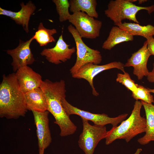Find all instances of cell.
<instances>
[{
	"mask_svg": "<svg viewBox=\"0 0 154 154\" xmlns=\"http://www.w3.org/2000/svg\"><path fill=\"white\" fill-rule=\"evenodd\" d=\"M40 88L46 98L47 110L54 117V123L60 127V135L65 137L73 134L77 127L65 112L61 102L62 99L66 97L64 81L61 80L53 82L46 79L43 81Z\"/></svg>",
	"mask_w": 154,
	"mask_h": 154,
	"instance_id": "cell-1",
	"label": "cell"
},
{
	"mask_svg": "<svg viewBox=\"0 0 154 154\" xmlns=\"http://www.w3.org/2000/svg\"><path fill=\"white\" fill-rule=\"evenodd\" d=\"M2 77L0 84V117L16 119L24 116L28 110L15 73L4 74Z\"/></svg>",
	"mask_w": 154,
	"mask_h": 154,
	"instance_id": "cell-2",
	"label": "cell"
},
{
	"mask_svg": "<svg viewBox=\"0 0 154 154\" xmlns=\"http://www.w3.org/2000/svg\"><path fill=\"white\" fill-rule=\"evenodd\" d=\"M142 106L141 101L136 100L130 116L122 121L118 126L114 127L108 131L105 143L109 145L117 139L129 142L138 135L145 132L146 119L142 117L140 111Z\"/></svg>",
	"mask_w": 154,
	"mask_h": 154,
	"instance_id": "cell-3",
	"label": "cell"
},
{
	"mask_svg": "<svg viewBox=\"0 0 154 154\" xmlns=\"http://www.w3.org/2000/svg\"><path fill=\"white\" fill-rule=\"evenodd\" d=\"M142 10H146L150 14L154 11V5L139 6L131 2L130 0H111L108 3L104 13L115 25L121 23L123 20L126 19L139 24L136 15L139 11Z\"/></svg>",
	"mask_w": 154,
	"mask_h": 154,
	"instance_id": "cell-4",
	"label": "cell"
},
{
	"mask_svg": "<svg viewBox=\"0 0 154 154\" xmlns=\"http://www.w3.org/2000/svg\"><path fill=\"white\" fill-rule=\"evenodd\" d=\"M68 30L74 39L77 50L76 62L70 70L71 75L75 74L80 67L87 63H92L97 65L100 64L102 60L100 52L88 46L83 41L82 38L75 28L72 25L68 26Z\"/></svg>",
	"mask_w": 154,
	"mask_h": 154,
	"instance_id": "cell-5",
	"label": "cell"
},
{
	"mask_svg": "<svg viewBox=\"0 0 154 154\" xmlns=\"http://www.w3.org/2000/svg\"><path fill=\"white\" fill-rule=\"evenodd\" d=\"M81 119L83 130L79 137L78 144L85 154H93L99 142L106 138L108 131L105 126L92 125L88 121Z\"/></svg>",
	"mask_w": 154,
	"mask_h": 154,
	"instance_id": "cell-6",
	"label": "cell"
},
{
	"mask_svg": "<svg viewBox=\"0 0 154 154\" xmlns=\"http://www.w3.org/2000/svg\"><path fill=\"white\" fill-rule=\"evenodd\" d=\"M68 21L75 27L82 38L94 39L100 36L102 22L84 12L73 13Z\"/></svg>",
	"mask_w": 154,
	"mask_h": 154,
	"instance_id": "cell-7",
	"label": "cell"
},
{
	"mask_svg": "<svg viewBox=\"0 0 154 154\" xmlns=\"http://www.w3.org/2000/svg\"><path fill=\"white\" fill-rule=\"evenodd\" d=\"M61 102L64 110L68 116L73 114L78 115L81 118L92 121L96 125L104 126L110 124L112 125V127H115L124 120L128 116V114H124L116 117H111L105 114H94L81 110L71 105L66 98H63Z\"/></svg>",
	"mask_w": 154,
	"mask_h": 154,
	"instance_id": "cell-8",
	"label": "cell"
},
{
	"mask_svg": "<svg viewBox=\"0 0 154 154\" xmlns=\"http://www.w3.org/2000/svg\"><path fill=\"white\" fill-rule=\"evenodd\" d=\"M125 67V64L120 62H113L101 65L88 63L82 66L76 73L72 75L74 78L83 79L87 80L92 88L93 95L98 96L99 94L96 91L93 84L94 77L104 71L112 68H117L124 72Z\"/></svg>",
	"mask_w": 154,
	"mask_h": 154,
	"instance_id": "cell-9",
	"label": "cell"
},
{
	"mask_svg": "<svg viewBox=\"0 0 154 154\" xmlns=\"http://www.w3.org/2000/svg\"><path fill=\"white\" fill-rule=\"evenodd\" d=\"M33 40V37L26 41L19 39L16 48L6 50L7 54L12 58L11 65L14 72L22 67L33 64L35 61L30 48L31 43Z\"/></svg>",
	"mask_w": 154,
	"mask_h": 154,
	"instance_id": "cell-10",
	"label": "cell"
},
{
	"mask_svg": "<svg viewBox=\"0 0 154 154\" xmlns=\"http://www.w3.org/2000/svg\"><path fill=\"white\" fill-rule=\"evenodd\" d=\"M62 33L63 30L54 47L44 48L40 53L48 62L55 64L64 62L70 59L76 51L75 47L69 48L70 45L68 44L64 40Z\"/></svg>",
	"mask_w": 154,
	"mask_h": 154,
	"instance_id": "cell-11",
	"label": "cell"
},
{
	"mask_svg": "<svg viewBox=\"0 0 154 154\" xmlns=\"http://www.w3.org/2000/svg\"><path fill=\"white\" fill-rule=\"evenodd\" d=\"M151 55L147 49L146 40L141 48L132 54L125 64V67H133V74L137 77L138 80H141L144 76H147L149 74L147 64Z\"/></svg>",
	"mask_w": 154,
	"mask_h": 154,
	"instance_id": "cell-12",
	"label": "cell"
},
{
	"mask_svg": "<svg viewBox=\"0 0 154 154\" xmlns=\"http://www.w3.org/2000/svg\"><path fill=\"white\" fill-rule=\"evenodd\" d=\"M15 73L19 88L24 94L40 87L42 76L28 66L19 68Z\"/></svg>",
	"mask_w": 154,
	"mask_h": 154,
	"instance_id": "cell-13",
	"label": "cell"
},
{
	"mask_svg": "<svg viewBox=\"0 0 154 154\" xmlns=\"http://www.w3.org/2000/svg\"><path fill=\"white\" fill-rule=\"evenodd\" d=\"M37 129V133L39 149L46 148L52 142V138L49 125V112L32 111Z\"/></svg>",
	"mask_w": 154,
	"mask_h": 154,
	"instance_id": "cell-14",
	"label": "cell"
},
{
	"mask_svg": "<svg viewBox=\"0 0 154 154\" xmlns=\"http://www.w3.org/2000/svg\"><path fill=\"white\" fill-rule=\"evenodd\" d=\"M20 5L21 9L18 12H14L2 9L0 7V15L9 17L18 25H21L27 33L29 31V24L31 16L35 11L36 7L31 1L26 4L22 2Z\"/></svg>",
	"mask_w": 154,
	"mask_h": 154,
	"instance_id": "cell-15",
	"label": "cell"
},
{
	"mask_svg": "<svg viewBox=\"0 0 154 154\" xmlns=\"http://www.w3.org/2000/svg\"><path fill=\"white\" fill-rule=\"evenodd\" d=\"M24 94L28 110L40 112L47 111L46 98L40 87Z\"/></svg>",
	"mask_w": 154,
	"mask_h": 154,
	"instance_id": "cell-16",
	"label": "cell"
},
{
	"mask_svg": "<svg viewBox=\"0 0 154 154\" xmlns=\"http://www.w3.org/2000/svg\"><path fill=\"white\" fill-rule=\"evenodd\" d=\"M133 39V36L126 31L116 25L111 29L108 37L103 44L102 48L110 50L119 43L132 41Z\"/></svg>",
	"mask_w": 154,
	"mask_h": 154,
	"instance_id": "cell-17",
	"label": "cell"
},
{
	"mask_svg": "<svg viewBox=\"0 0 154 154\" xmlns=\"http://www.w3.org/2000/svg\"><path fill=\"white\" fill-rule=\"evenodd\" d=\"M144 108L146 117V129L145 135L137 140L141 145H145L154 141V105L152 103L140 101Z\"/></svg>",
	"mask_w": 154,
	"mask_h": 154,
	"instance_id": "cell-18",
	"label": "cell"
},
{
	"mask_svg": "<svg viewBox=\"0 0 154 154\" xmlns=\"http://www.w3.org/2000/svg\"><path fill=\"white\" fill-rule=\"evenodd\" d=\"M70 10L72 13L77 12H84L89 16L95 18L98 17L96 8V0H70Z\"/></svg>",
	"mask_w": 154,
	"mask_h": 154,
	"instance_id": "cell-19",
	"label": "cell"
},
{
	"mask_svg": "<svg viewBox=\"0 0 154 154\" xmlns=\"http://www.w3.org/2000/svg\"><path fill=\"white\" fill-rule=\"evenodd\" d=\"M116 26L133 36H141L147 38L154 36V26L150 24L142 26L137 23L124 22Z\"/></svg>",
	"mask_w": 154,
	"mask_h": 154,
	"instance_id": "cell-20",
	"label": "cell"
},
{
	"mask_svg": "<svg viewBox=\"0 0 154 154\" xmlns=\"http://www.w3.org/2000/svg\"><path fill=\"white\" fill-rule=\"evenodd\" d=\"M57 33L56 29H47L41 22L38 25L37 31L33 37L40 46H44L50 43L55 42L56 40L53 36Z\"/></svg>",
	"mask_w": 154,
	"mask_h": 154,
	"instance_id": "cell-21",
	"label": "cell"
},
{
	"mask_svg": "<svg viewBox=\"0 0 154 154\" xmlns=\"http://www.w3.org/2000/svg\"><path fill=\"white\" fill-rule=\"evenodd\" d=\"M54 3L56 9L59 16L60 22L68 21L71 15L69 11L70 7L69 1L68 0H52Z\"/></svg>",
	"mask_w": 154,
	"mask_h": 154,
	"instance_id": "cell-22",
	"label": "cell"
},
{
	"mask_svg": "<svg viewBox=\"0 0 154 154\" xmlns=\"http://www.w3.org/2000/svg\"><path fill=\"white\" fill-rule=\"evenodd\" d=\"M132 92V96L136 100H140L147 103H154L153 96L148 88L138 84L137 89Z\"/></svg>",
	"mask_w": 154,
	"mask_h": 154,
	"instance_id": "cell-23",
	"label": "cell"
},
{
	"mask_svg": "<svg viewBox=\"0 0 154 154\" xmlns=\"http://www.w3.org/2000/svg\"><path fill=\"white\" fill-rule=\"evenodd\" d=\"M116 81L121 83L132 92L137 89L138 85L131 78L129 74L125 71L123 74H118Z\"/></svg>",
	"mask_w": 154,
	"mask_h": 154,
	"instance_id": "cell-24",
	"label": "cell"
},
{
	"mask_svg": "<svg viewBox=\"0 0 154 154\" xmlns=\"http://www.w3.org/2000/svg\"><path fill=\"white\" fill-rule=\"evenodd\" d=\"M147 49L151 55L154 56V38L153 37H149L147 38Z\"/></svg>",
	"mask_w": 154,
	"mask_h": 154,
	"instance_id": "cell-25",
	"label": "cell"
},
{
	"mask_svg": "<svg viewBox=\"0 0 154 154\" xmlns=\"http://www.w3.org/2000/svg\"><path fill=\"white\" fill-rule=\"evenodd\" d=\"M153 68L152 71L149 72L147 76V79L148 81L151 82H154V63L153 64ZM150 92L154 93V89H151L148 88Z\"/></svg>",
	"mask_w": 154,
	"mask_h": 154,
	"instance_id": "cell-26",
	"label": "cell"
},
{
	"mask_svg": "<svg viewBox=\"0 0 154 154\" xmlns=\"http://www.w3.org/2000/svg\"><path fill=\"white\" fill-rule=\"evenodd\" d=\"M44 149H40L39 150V154H44Z\"/></svg>",
	"mask_w": 154,
	"mask_h": 154,
	"instance_id": "cell-27",
	"label": "cell"
},
{
	"mask_svg": "<svg viewBox=\"0 0 154 154\" xmlns=\"http://www.w3.org/2000/svg\"><path fill=\"white\" fill-rule=\"evenodd\" d=\"M147 0H138V3L139 4H141L147 1Z\"/></svg>",
	"mask_w": 154,
	"mask_h": 154,
	"instance_id": "cell-28",
	"label": "cell"
}]
</instances>
